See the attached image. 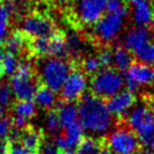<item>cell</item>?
Segmentation results:
<instances>
[{"mask_svg":"<svg viewBox=\"0 0 154 154\" xmlns=\"http://www.w3.org/2000/svg\"><path fill=\"white\" fill-rule=\"evenodd\" d=\"M127 2L131 5V7L134 9V8L138 7L140 5H143V3H147L149 2V0H127Z\"/></svg>","mask_w":154,"mask_h":154,"instance_id":"cell-39","label":"cell"},{"mask_svg":"<svg viewBox=\"0 0 154 154\" xmlns=\"http://www.w3.org/2000/svg\"><path fill=\"white\" fill-rule=\"evenodd\" d=\"M125 77L116 69L108 68L98 71L91 79V90L99 98H111L122 91Z\"/></svg>","mask_w":154,"mask_h":154,"instance_id":"cell-5","label":"cell"},{"mask_svg":"<svg viewBox=\"0 0 154 154\" xmlns=\"http://www.w3.org/2000/svg\"><path fill=\"white\" fill-rule=\"evenodd\" d=\"M62 152L57 148L53 141H43L37 154H61Z\"/></svg>","mask_w":154,"mask_h":154,"instance_id":"cell-34","label":"cell"},{"mask_svg":"<svg viewBox=\"0 0 154 154\" xmlns=\"http://www.w3.org/2000/svg\"><path fill=\"white\" fill-rule=\"evenodd\" d=\"M19 64V59L17 56L7 51L0 50V68L2 70L3 76H13L16 73Z\"/></svg>","mask_w":154,"mask_h":154,"instance_id":"cell-24","label":"cell"},{"mask_svg":"<svg viewBox=\"0 0 154 154\" xmlns=\"http://www.w3.org/2000/svg\"><path fill=\"white\" fill-rule=\"evenodd\" d=\"M3 113H5V111H3V110L0 109V116H2V115H3Z\"/></svg>","mask_w":154,"mask_h":154,"instance_id":"cell-45","label":"cell"},{"mask_svg":"<svg viewBox=\"0 0 154 154\" xmlns=\"http://www.w3.org/2000/svg\"><path fill=\"white\" fill-rule=\"evenodd\" d=\"M135 103H136V97L134 93L124 90L109 98L106 103L112 116L122 117L125 115H128L131 109L135 106Z\"/></svg>","mask_w":154,"mask_h":154,"instance_id":"cell-12","label":"cell"},{"mask_svg":"<svg viewBox=\"0 0 154 154\" xmlns=\"http://www.w3.org/2000/svg\"><path fill=\"white\" fill-rule=\"evenodd\" d=\"M12 99L13 92L11 86L7 82H0V109L5 111V109L11 105Z\"/></svg>","mask_w":154,"mask_h":154,"instance_id":"cell-30","label":"cell"},{"mask_svg":"<svg viewBox=\"0 0 154 154\" xmlns=\"http://www.w3.org/2000/svg\"><path fill=\"white\" fill-rule=\"evenodd\" d=\"M149 41H151V33L149 29L143 26H135L126 33L122 40L124 43L122 47L126 48L128 51L134 53Z\"/></svg>","mask_w":154,"mask_h":154,"instance_id":"cell-13","label":"cell"},{"mask_svg":"<svg viewBox=\"0 0 154 154\" xmlns=\"http://www.w3.org/2000/svg\"><path fill=\"white\" fill-rule=\"evenodd\" d=\"M66 36V50H68V56H72L73 58H77L82 55V53L86 49L85 45L84 38L78 32H72L68 33Z\"/></svg>","mask_w":154,"mask_h":154,"instance_id":"cell-20","label":"cell"},{"mask_svg":"<svg viewBox=\"0 0 154 154\" xmlns=\"http://www.w3.org/2000/svg\"><path fill=\"white\" fill-rule=\"evenodd\" d=\"M49 56L50 57L64 58L68 56L66 42L64 34L60 32H56L50 37L49 45Z\"/></svg>","mask_w":154,"mask_h":154,"instance_id":"cell-22","label":"cell"},{"mask_svg":"<svg viewBox=\"0 0 154 154\" xmlns=\"http://www.w3.org/2000/svg\"><path fill=\"white\" fill-rule=\"evenodd\" d=\"M99 154H114V153L108 147H103V149H101V151Z\"/></svg>","mask_w":154,"mask_h":154,"instance_id":"cell-42","label":"cell"},{"mask_svg":"<svg viewBox=\"0 0 154 154\" xmlns=\"http://www.w3.org/2000/svg\"><path fill=\"white\" fill-rule=\"evenodd\" d=\"M13 96L18 100H33L39 88V82L35 77L34 66L29 59H20L18 69L12 76L11 82Z\"/></svg>","mask_w":154,"mask_h":154,"instance_id":"cell-3","label":"cell"},{"mask_svg":"<svg viewBox=\"0 0 154 154\" xmlns=\"http://www.w3.org/2000/svg\"><path fill=\"white\" fill-rule=\"evenodd\" d=\"M49 45H50V37H38L34 38L32 43L30 42V48L34 55L39 57L49 56Z\"/></svg>","mask_w":154,"mask_h":154,"instance_id":"cell-29","label":"cell"},{"mask_svg":"<svg viewBox=\"0 0 154 154\" xmlns=\"http://www.w3.org/2000/svg\"><path fill=\"white\" fill-rule=\"evenodd\" d=\"M61 154H77V152L73 151V150H66V151H63Z\"/></svg>","mask_w":154,"mask_h":154,"instance_id":"cell-43","label":"cell"},{"mask_svg":"<svg viewBox=\"0 0 154 154\" xmlns=\"http://www.w3.org/2000/svg\"><path fill=\"white\" fill-rule=\"evenodd\" d=\"M10 145L7 141H0V154H9Z\"/></svg>","mask_w":154,"mask_h":154,"instance_id":"cell-40","label":"cell"},{"mask_svg":"<svg viewBox=\"0 0 154 154\" xmlns=\"http://www.w3.org/2000/svg\"><path fill=\"white\" fill-rule=\"evenodd\" d=\"M128 16V8L117 13L105 14L94 26L95 36L103 43L112 42L118 37Z\"/></svg>","mask_w":154,"mask_h":154,"instance_id":"cell-6","label":"cell"},{"mask_svg":"<svg viewBox=\"0 0 154 154\" xmlns=\"http://www.w3.org/2000/svg\"><path fill=\"white\" fill-rule=\"evenodd\" d=\"M107 147L114 154H137L140 150V143L129 127H118L108 135Z\"/></svg>","mask_w":154,"mask_h":154,"instance_id":"cell-7","label":"cell"},{"mask_svg":"<svg viewBox=\"0 0 154 154\" xmlns=\"http://www.w3.org/2000/svg\"><path fill=\"white\" fill-rule=\"evenodd\" d=\"M97 57H98L100 66L103 69L110 68L111 64L113 63V51H111L108 48H103V50H100Z\"/></svg>","mask_w":154,"mask_h":154,"instance_id":"cell-33","label":"cell"},{"mask_svg":"<svg viewBox=\"0 0 154 154\" xmlns=\"http://www.w3.org/2000/svg\"><path fill=\"white\" fill-rule=\"evenodd\" d=\"M64 139L68 145V149L72 150L73 148L77 147L85 138V130L79 122H75L71 126L64 128V132L62 133Z\"/></svg>","mask_w":154,"mask_h":154,"instance_id":"cell-19","label":"cell"},{"mask_svg":"<svg viewBox=\"0 0 154 154\" xmlns=\"http://www.w3.org/2000/svg\"><path fill=\"white\" fill-rule=\"evenodd\" d=\"M78 120L85 131L97 136L107 134L113 126V116L107 103L94 94H85L78 101Z\"/></svg>","mask_w":154,"mask_h":154,"instance_id":"cell-1","label":"cell"},{"mask_svg":"<svg viewBox=\"0 0 154 154\" xmlns=\"http://www.w3.org/2000/svg\"><path fill=\"white\" fill-rule=\"evenodd\" d=\"M21 32L28 38L51 37L55 34V26L48 16L39 13L26 15L21 21Z\"/></svg>","mask_w":154,"mask_h":154,"instance_id":"cell-8","label":"cell"},{"mask_svg":"<svg viewBox=\"0 0 154 154\" xmlns=\"http://www.w3.org/2000/svg\"><path fill=\"white\" fill-rule=\"evenodd\" d=\"M132 19L136 26L147 28V26L151 23L153 20V10L150 1L133 9Z\"/></svg>","mask_w":154,"mask_h":154,"instance_id":"cell-21","label":"cell"},{"mask_svg":"<svg viewBox=\"0 0 154 154\" xmlns=\"http://www.w3.org/2000/svg\"><path fill=\"white\" fill-rule=\"evenodd\" d=\"M153 20H154V11H153Z\"/></svg>","mask_w":154,"mask_h":154,"instance_id":"cell-46","label":"cell"},{"mask_svg":"<svg viewBox=\"0 0 154 154\" xmlns=\"http://www.w3.org/2000/svg\"><path fill=\"white\" fill-rule=\"evenodd\" d=\"M113 63L115 64L116 70L120 73H126L133 64V56L131 52L120 45L116 47L113 51Z\"/></svg>","mask_w":154,"mask_h":154,"instance_id":"cell-23","label":"cell"},{"mask_svg":"<svg viewBox=\"0 0 154 154\" xmlns=\"http://www.w3.org/2000/svg\"><path fill=\"white\" fill-rule=\"evenodd\" d=\"M126 7L127 5L122 3V0H108L107 12L108 13H117Z\"/></svg>","mask_w":154,"mask_h":154,"instance_id":"cell-35","label":"cell"},{"mask_svg":"<svg viewBox=\"0 0 154 154\" xmlns=\"http://www.w3.org/2000/svg\"><path fill=\"white\" fill-rule=\"evenodd\" d=\"M58 3H61V5H66V3L70 2V0H56Z\"/></svg>","mask_w":154,"mask_h":154,"instance_id":"cell-44","label":"cell"},{"mask_svg":"<svg viewBox=\"0 0 154 154\" xmlns=\"http://www.w3.org/2000/svg\"><path fill=\"white\" fill-rule=\"evenodd\" d=\"M10 3L13 7L14 11L16 13H21L22 11H26L29 5L30 0H9Z\"/></svg>","mask_w":154,"mask_h":154,"instance_id":"cell-36","label":"cell"},{"mask_svg":"<svg viewBox=\"0 0 154 154\" xmlns=\"http://www.w3.org/2000/svg\"><path fill=\"white\" fill-rule=\"evenodd\" d=\"M14 131L13 122L8 116H0V141H7L11 138Z\"/></svg>","mask_w":154,"mask_h":154,"instance_id":"cell-32","label":"cell"},{"mask_svg":"<svg viewBox=\"0 0 154 154\" xmlns=\"http://www.w3.org/2000/svg\"><path fill=\"white\" fill-rule=\"evenodd\" d=\"M14 14L15 11L9 0H1L0 1V43L5 42L9 36L10 21Z\"/></svg>","mask_w":154,"mask_h":154,"instance_id":"cell-16","label":"cell"},{"mask_svg":"<svg viewBox=\"0 0 154 154\" xmlns=\"http://www.w3.org/2000/svg\"><path fill=\"white\" fill-rule=\"evenodd\" d=\"M43 125H45V129L52 135H57L59 134V130L61 128V124H60L59 117L56 112V110H50L45 116V120H43Z\"/></svg>","mask_w":154,"mask_h":154,"instance_id":"cell-28","label":"cell"},{"mask_svg":"<svg viewBox=\"0 0 154 154\" xmlns=\"http://www.w3.org/2000/svg\"><path fill=\"white\" fill-rule=\"evenodd\" d=\"M134 55L139 62L154 66V42H147L137 51H135Z\"/></svg>","mask_w":154,"mask_h":154,"instance_id":"cell-27","label":"cell"},{"mask_svg":"<svg viewBox=\"0 0 154 154\" xmlns=\"http://www.w3.org/2000/svg\"><path fill=\"white\" fill-rule=\"evenodd\" d=\"M103 149L100 141L92 136L85 137L77 146V154H99Z\"/></svg>","mask_w":154,"mask_h":154,"instance_id":"cell-26","label":"cell"},{"mask_svg":"<svg viewBox=\"0 0 154 154\" xmlns=\"http://www.w3.org/2000/svg\"><path fill=\"white\" fill-rule=\"evenodd\" d=\"M137 154H154L153 150H149V149H140L138 152H137Z\"/></svg>","mask_w":154,"mask_h":154,"instance_id":"cell-41","label":"cell"},{"mask_svg":"<svg viewBox=\"0 0 154 154\" xmlns=\"http://www.w3.org/2000/svg\"><path fill=\"white\" fill-rule=\"evenodd\" d=\"M72 72V64L64 58L48 57L40 62L39 75L45 87L51 90L60 91L64 82Z\"/></svg>","mask_w":154,"mask_h":154,"instance_id":"cell-4","label":"cell"},{"mask_svg":"<svg viewBox=\"0 0 154 154\" xmlns=\"http://www.w3.org/2000/svg\"><path fill=\"white\" fill-rule=\"evenodd\" d=\"M19 137L20 143L24 148H26L33 154L38 153L39 148L43 143L42 133L40 131L34 128H26L24 130H22V133L19 135Z\"/></svg>","mask_w":154,"mask_h":154,"instance_id":"cell-14","label":"cell"},{"mask_svg":"<svg viewBox=\"0 0 154 154\" xmlns=\"http://www.w3.org/2000/svg\"><path fill=\"white\" fill-rule=\"evenodd\" d=\"M9 154H33L29 151L26 148H24L20 143H14L10 145Z\"/></svg>","mask_w":154,"mask_h":154,"instance_id":"cell-37","label":"cell"},{"mask_svg":"<svg viewBox=\"0 0 154 154\" xmlns=\"http://www.w3.org/2000/svg\"><path fill=\"white\" fill-rule=\"evenodd\" d=\"M87 88L88 79L85 72L80 70H72L60 89V96L64 101L73 103L84 96Z\"/></svg>","mask_w":154,"mask_h":154,"instance_id":"cell-10","label":"cell"},{"mask_svg":"<svg viewBox=\"0 0 154 154\" xmlns=\"http://www.w3.org/2000/svg\"><path fill=\"white\" fill-rule=\"evenodd\" d=\"M108 0H79L76 9L77 19L85 26L96 24L107 11Z\"/></svg>","mask_w":154,"mask_h":154,"instance_id":"cell-11","label":"cell"},{"mask_svg":"<svg viewBox=\"0 0 154 154\" xmlns=\"http://www.w3.org/2000/svg\"><path fill=\"white\" fill-rule=\"evenodd\" d=\"M154 84V66L143 62H133L125 75L127 90L134 93L139 87Z\"/></svg>","mask_w":154,"mask_h":154,"instance_id":"cell-9","label":"cell"},{"mask_svg":"<svg viewBox=\"0 0 154 154\" xmlns=\"http://www.w3.org/2000/svg\"><path fill=\"white\" fill-rule=\"evenodd\" d=\"M34 100L36 106L50 111L55 106L57 96H56L55 91L51 90L50 88H48V87H45L43 85V86H39L38 90H37L36 94H35Z\"/></svg>","mask_w":154,"mask_h":154,"instance_id":"cell-18","label":"cell"},{"mask_svg":"<svg viewBox=\"0 0 154 154\" xmlns=\"http://www.w3.org/2000/svg\"><path fill=\"white\" fill-rule=\"evenodd\" d=\"M82 70H84L85 73L90 75H95L98 71H100L101 66L100 62H99V59L97 56H87L82 62Z\"/></svg>","mask_w":154,"mask_h":154,"instance_id":"cell-31","label":"cell"},{"mask_svg":"<svg viewBox=\"0 0 154 154\" xmlns=\"http://www.w3.org/2000/svg\"><path fill=\"white\" fill-rule=\"evenodd\" d=\"M146 105L147 107L151 110V112L154 114V94H149L145 97Z\"/></svg>","mask_w":154,"mask_h":154,"instance_id":"cell-38","label":"cell"},{"mask_svg":"<svg viewBox=\"0 0 154 154\" xmlns=\"http://www.w3.org/2000/svg\"><path fill=\"white\" fill-rule=\"evenodd\" d=\"M13 111L15 116L29 120L36 115V103L33 100H18L14 105Z\"/></svg>","mask_w":154,"mask_h":154,"instance_id":"cell-25","label":"cell"},{"mask_svg":"<svg viewBox=\"0 0 154 154\" xmlns=\"http://www.w3.org/2000/svg\"><path fill=\"white\" fill-rule=\"evenodd\" d=\"M57 114L59 117L61 127L66 128L75 122H79L78 120V108L75 103L64 101L61 103L57 108Z\"/></svg>","mask_w":154,"mask_h":154,"instance_id":"cell-15","label":"cell"},{"mask_svg":"<svg viewBox=\"0 0 154 154\" xmlns=\"http://www.w3.org/2000/svg\"><path fill=\"white\" fill-rule=\"evenodd\" d=\"M28 45H30L28 41V37L21 31H14V32L10 33L5 41L7 52L16 56L19 55Z\"/></svg>","mask_w":154,"mask_h":154,"instance_id":"cell-17","label":"cell"},{"mask_svg":"<svg viewBox=\"0 0 154 154\" xmlns=\"http://www.w3.org/2000/svg\"><path fill=\"white\" fill-rule=\"evenodd\" d=\"M129 128L136 134L140 146L154 150V114L146 103L135 105L127 115Z\"/></svg>","mask_w":154,"mask_h":154,"instance_id":"cell-2","label":"cell"}]
</instances>
